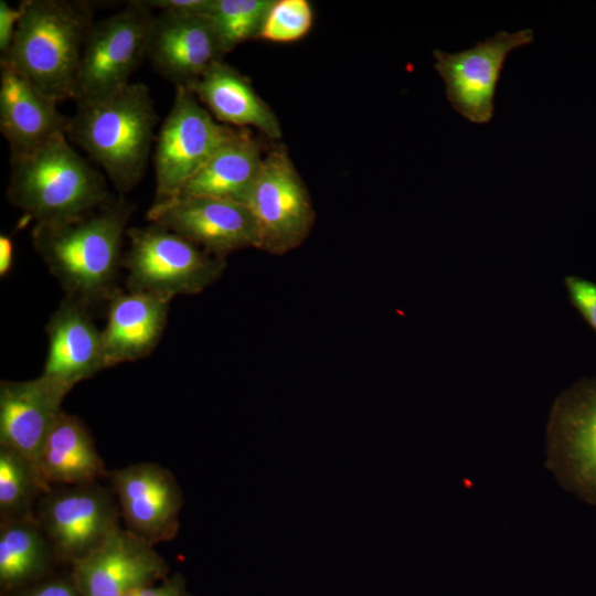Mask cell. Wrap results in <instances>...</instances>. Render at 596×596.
Here are the masks:
<instances>
[{
  "label": "cell",
  "mask_w": 596,
  "mask_h": 596,
  "mask_svg": "<svg viewBox=\"0 0 596 596\" xmlns=\"http://www.w3.org/2000/svg\"><path fill=\"white\" fill-rule=\"evenodd\" d=\"M134 206L110 202L81 216L34 224L32 243L66 297L88 308L111 298Z\"/></svg>",
  "instance_id": "1"
},
{
  "label": "cell",
  "mask_w": 596,
  "mask_h": 596,
  "mask_svg": "<svg viewBox=\"0 0 596 596\" xmlns=\"http://www.w3.org/2000/svg\"><path fill=\"white\" fill-rule=\"evenodd\" d=\"M75 103L66 136L103 168L118 192H129L145 173L158 120L148 87L129 83Z\"/></svg>",
  "instance_id": "2"
},
{
  "label": "cell",
  "mask_w": 596,
  "mask_h": 596,
  "mask_svg": "<svg viewBox=\"0 0 596 596\" xmlns=\"http://www.w3.org/2000/svg\"><path fill=\"white\" fill-rule=\"evenodd\" d=\"M11 47L0 58L54 103L75 98V84L94 23L87 2L24 0Z\"/></svg>",
  "instance_id": "3"
},
{
  "label": "cell",
  "mask_w": 596,
  "mask_h": 596,
  "mask_svg": "<svg viewBox=\"0 0 596 596\" xmlns=\"http://www.w3.org/2000/svg\"><path fill=\"white\" fill-rule=\"evenodd\" d=\"M10 161L7 198L34 224L74 219L113 200L103 175L72 148L64 132Z\"/></svg>",
  "instance_id": "4"
},
{
  "label": "cell",
  "mask_w": 596,
  "mask_h": 596,
  "mask_svg": "<svg viewBox=\"0 0 596 596\" xmlns=\"http://www.w3.org/2000/svg\"><path fill=\"white\" fill-rule=\"evenodd\" d=\"M129 248L121 259L130 291L171 300L203 291L220 278L225 259L156 223L127 230Z\"/></svg>",
  "instance_id": "5"
},
{
  "label": "cell",
  "mask_w": 596,
  "mask_h": 596,
  "mask_svg": "<svg viewBox=\"0 0 596 596\" xmlns=\"http://www.w3.org/2000/svg\"><path fill=\"white\" fill-rule=\"evenodd\" d=\"M244 204L255 221L257 248L273 255L299 247L315 222L307 187L284 147L264 156Z\"/></svg>",
  "instance_id": "6"
},
{
  "label": "cell",
  "mask_w": 596,
  "mask_h": 596,
  "mask_svg": "<svg viewBox=\"0 0 596 596\" xmlns=\"http://www.w3.org/2000/svg\"><path fill=\"white\" fill-rule=\"evenodd\" d=\"M241 128L217 120L187 87H177L153 155L156 200L178 196L211 156Z\"/></svg>",
  "instance_id": "7"
},
{
  "label": "cell",
  "mask_w": 596,
  "mask_h": 596,
  "mask_svg": "<svg viewBox=\"0 0 596 596\" xmlns=\"http://www.w3.org/2000/svg\"><path fill=\"white\" fill-rule=\"evenodd\" d=\"M155 14L142 1H130L114 14L93 23L83 49L74 100L114 93L146 58Z\"/></svg>",
  "instance_id": "8"
},
{
  "label": "cell",
  "mask_w": 596,
  "mask_h": 596,
  "mask_svg": "<svg viewBox=\"0 0 596 596\" xmlns=\"http://www.w3.org/2000/svg\"><path fill=\"white\" fill-rule=\"evenodd\" d=\"M111 488L98 481L52 486L36 504L35 519L56 561L72 565L97 549L119 526Z\"/></svg>",
  "instance_id": "9"
},
{
  "label": "cell",
  "mask_w": 596,
  "mask_h": 596,
  "mask_svg": "<svg viewBox=\"0 0 596 596\" xmlns=\"http://www.w3.org/2000/svg\"><path fill=\"white\" fill-rule=\"evenodd\" d=\"M534 40L532 29L499 31L457 53L434 50L435 68L456 113L473 124H487L494 113L497 85L509 53Z\"/></svg>",
  "instance_id": "10"
},
{
  "label": "cell",
  "mask_w": 596,
  "mask_h": 596,
  "mask_svg": "<svg viewBox=\"0 0 596 596\" xmlns=\"http://www.w3.org/2000/svg\"><path fill=\"white\" fill-rule=\"evenodd\" d=\"M147 217L219 257L225 258L243 248H257L255 221L248 207L240 202L178 195L153 202Z\"/></svg>",
  "instance_id": "11"
},
{
  "label": "cell",
  "mask_w": 596,
  "mask_h": 596,
  "mask_svg": "<svg viewBox=\"0 0 596 596\" xmlns=\"http://www.w3.org/2000/svg\"><path fill=\"white\" fill-rule=\"evenodd\" d=\"M549 436L564 482L596 504V377L576 382L557 398Z\"/></svg>",
  "instance_id": "12"
},
{
  "label": "cell",
  "mask_w": 596,
  "mask_h": 596,
  "mask_svg": "<svg viewBox=\"0 0 596 596\" xmlns=\"http://www.w3.org/2000/svg\"><path fill=\"white\" fill-rule=\"evenodd\" d=\"M126 529L155 545L179 531L181 490L173 475L153 462H139L108 471Z\"/></svg>",
  "instance_id": "13"
},
{
  "label": "cell",
  "mask_w": 596,
  "mask_h": 596,
  "mask_svg": "<svg viewBox=\"0 0 596 596\" xmlns=\"http://www.w3.org/2000/svg\"><path fill=\"white\" fill-rule=\"evenodd\" d=\"M168 565L153 545L120 525L73 564L72 579L83 596H126L167 578Z\"/></svg>",
  "instance_id": "14"
},
{
  "label": "cell",
  "mask_w": 596,
  "mask_h": 596,
  "mask_svg": "<svg viewBox=\"0 0 596 596\" xmlns=\"http://www.w3.org/2000/svg\"><path fill=\"white\" fill-rule=\"evenodd\" d=\"M223 55L207 17L163 12L153 17L146 58L175 88H189Z\"/></svg>",
  "instance_id": "15"
},
{
  "label": "cell",
  "mask_w": 596,
  "mask_h": 596,
  "mask_svg": "<svg viewBox=\"0 0 596 596\" xmlns=\"http://www.w3.org/2000/svg\"><path fill=\"white\" fill-rule=\"evenodd\" d=\"M68 392L42 374L33 380L0 383V446L23 455L40 476L42 447Z\"/></svg>",
  "instance_id": "16"
},
{
  "label": "cell",
  "mask_w": 596,
  "mask_h": 596,
  "mask_svg": "<svg viewBox=\"0 0 596 596\" xmlns=\"http://www.w3.org/2000/svg\"><path fill=\"white\" fill-rule=\"evenodd\" d=\"M46 332L49 349L42 375L71 391L107 368L102 331L87 306L66 297L52 315Z\"/></svg>",
  "instance_id": "17"
},
{
  "label": "cell",
  "mask_w": 596,
  "mask_h": 596,
  "mask_svg": "<svg viewBox=\"0 0 596 596\" xmlns=\"http://www.w3.org/2000/svg\"><path fill=\"white\" fill-rule=\"evenodd\" d=\"M70 117L22 74L0 63V129L11 158L25 156L68 128Z\"/></svg>",
  "instance_id": "18"
},
{
  "label": "cell",
  "mask_w": 596,
  "mask_h": 596,
  "mask_svg": "<svg viewBox=\"0 0 596 596\" xmlns=\"http://www.w3.org/2000/svg\"><path fill=\"white\" fill-rule=\"evenodd\" d=\"M102 331L107 368L147 356L164 330L169 300L146 292L116 290Z\"/></svg>",
  "instance_id": "19"
},
{
  "label": "cell",
  "mask_w": 596,
  "mask_h": 596,
  "mask_svg": "<svg viewBox=\"0 0 596 596\" xmlns=\"http://www.w3.org/2000/svg\"><path fill=\"white\" fill-rule=\"evenodd\" d=\"M188 89L224 125L241 129L254 127L270 139L283 136L274 110L249 79L223 60L214 62Z\"/></svg>",
  "instance_id": "20"
},
{
  "label": "cell",
  "mask_w": 596,
  "mask_h": 596,
  "mask_svg": "<svg viewBox=\"0 0 596 596\" xmlns=\"http://www.w3.org/2000/svg\"><path fill=\"white\" fill-rule=\"evenodd\" d=\"M263 158L260 145L249 130L238 129L187 182L179 195L209 196L244 204Z\"/></svg>",
  "instance_id": "21"
},
{
  "label": "cell",
  "mask_w": 596,
  "mask_h": 596,
  "mask_svg": "<svg viewBox=\"0 0 596 596\" xmlns=\"http://www.w3.org/2000/svg\"><path fill=\"white\" fill-rule=\"evenodd\" d=\"M39 468L51 487L89 483L108 476L83 421L63 411L42 447Z\"/></svg>",
  "instance_id": "22"
},
{
  "label": "cell",
  "mask_w": 596,
  "mask_h": 596,
  "mask_svg": "<svg viewBox=\"0 0 596 596\" xmlns=\"http://www.w3.org/2000/svg\"><path fill=\"white\" fill-rule=\"evenodd\" d=\"M56 561L35 518L1 520L0 583L14 589L43 577Z\"/></svg>",
  "instance_id": "23"
},
{
  "label": "cell",
  "mask_w": 596,
  "mask_h": 596,
  "mask_svg": "<svg viewBox=\"0 0 596 596\" xmlns=\"http://www.w3.org/2000/svg\"><path fill=\"white\" fill-rule=\"evenodd\" d=\"M51 488L23 455L0 446L1 520L35 518L34 507Z\"/></svg>",
  "instance_id": "24"
},
{
  "label": "cell",
  "mask_w": 596,
  "mask_h": 596,
  "mask_svg": "<svg viewBox=\"0 0 596 596\" xmlns=\"http://www.w3.org/2000/svg\"><path fill=\"white\" fill-rule=\"evenodd\" d=\"M274 0H214L207 14L222 52L256 39Z\"/></svg>",
  "instance_id": "25"
},
{
  "label": "cell",
  "mask_w": 596,
  "mask_h": 596,
  "mask_svg": "<svg viewBox=\"0 0 596 596\" xmlns=\"http://www.w3.org/2000/svg\"><path fill=\"white\" fill-rule=\"evenodd\" d=\"M315 13L308 0H274L257 40L290 43L304 39L313 25Z\"/></svg>",
  "instance_id": "26"
},
{
  "label": "cell",
  "mask_w": 596,
  "mask_h": 596,
  "mask_svg": "<svg viewBox=\"0 0 596 596\" xmlns=\"http://www.w3.org/2000/svg\"><path fill=\"white\" fill-rule=\"evenodd\" d=\"M564 286L572 306L596 333V281L570 275L565 276Z\"/></svg>",
  "instance_id": "27"
},
{
  "label": "cell",
  "mask_w": 596,
  "mask_h": 596,
  "mask_svg": "<svg viewBox=\"0 0 596 596\" xmlns=\"http://www.w3.org/2000/svg\"><path fill=\"white\" fill-rule=\"evenodd\" d=\"M214 0H149L142 1L150 9L175 15L207 17Z\"/></svg>",
  "instance_id": "28"
},
{
  "label": "cell",
  "mask_w": 596,
  "mask_h": 596,
  "mask_svg": "<svg viewBox=\"0 0 596 596\" xmlns=\"http://www.w3.org/2000/svg\"><path fill=\"white\" fill-rule=\"evenodd\" d=\"M21 17L19 6L11 7L7 1H0V52L7 54L13 42L18 23Z\"/></svg>",
  "instance_id": "29"
},
{
  "label": "cell",
  "mask_w": 596,
  "mask_h": 596,
  "mask_svg": "<svg viewBox=\"0 0 596 596\" xmlns=\"http://www.w3.org/2000/svg\"><path fill=\"white\" fill-rule=\"evenodd\" d=\"M126 596H191L187 589L184 582L179 575L170 578H164L159 584L147 585L137 588Z\"/></svg>",
  "instance_id": "30"
},
{
  "label": "cell",
  "mask_w": 596,
  "mask_h": 596,
  "mask_svg": "<svg viewBox=\"0 0 596 596\" xmlns=\"http://www.w3.org/2000/svg\"><path fill=\"white\" fill-rule=\"evenodd\" d=\"M21 596H83L74 584L72 577L70 579H52L41 584H36Z\"/></svg>",
  "instance_id": "31"
},
{
  "label": "cell",
  "mask_w": 596,
  "mask_h": 596,
  "mask_svg": "<svg viewBox=\"0 0 596 596\" xmlns=\"http://www.w3.org/2000/svg\"><path fill=\"white\" fill-rule=\"evenodd\" d=\"M13 262V242L8 235L0 236V275L7 276Z\"/></svg>",
  "instance_id": "32"
}]
</instances>
